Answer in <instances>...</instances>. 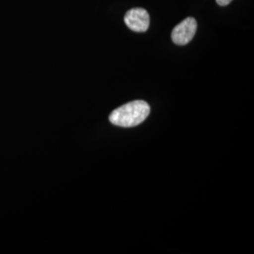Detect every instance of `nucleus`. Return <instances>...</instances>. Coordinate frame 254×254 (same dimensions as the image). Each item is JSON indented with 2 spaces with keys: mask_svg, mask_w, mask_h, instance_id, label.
<instances>
[{
  "mask_svg": "<svg viewBox=\"0 0 254 254\" xmlns=\"http://www.w3.org/2000/svg\"><path fill=\"white\" fill-rule=\"evenodd\" d=\"M233 0H216V2L218 3L219 6L221 7H224V6H227L228 4H230Z\"/></svg>",
  "mask_w": 254,
  "mask_h": 254,
  "instance_id": "4",
  "label": "nucleus"
},
{
  "mask_svg": "<svg viewBox=\"0 0 254 254\" xmlns=\"http://www.w3.org/2000/svg\"><path fill=\"white\" fill-rule=\"evenodd\" d=\"M125 23L135 32H145L150 26V15L145 9L133 8L126 13Z\"/></svg>",
  "mask_w": 254,
  "mask_h": 254,
  "instance_id": "3",
  "label": "nucleus"
},
{
  "mask_svg": "<svg viewBox=\"0 0 254 254\" xmlns=\"http://www.w3.org/2000/svg\"><path fill=\"white\" fill-rule=\"evenodd\" d=\"M197 31V21L193 17H188L183 20L172 32V39L175 45L186 46L188 45Z\"/></svg>",
  "mask_w": 254,
  "mask_h": 254,
  "instance_id": "2",
  "label": "nucleus"
},
{
  "mask_svg": "<svg viewBox=\"0 0 254 254\" xmlns=\"http://www.w3.org/2000/svg\"><path fill=\"white\" fill-rule=\"evenodd\" d=\"M149 114L150 107L145 101L136 100L115 109L109 115V121L118 127H136L144 122Z\"/></svg>",
  "mask_w": 254,
  "mask_h": 254,
  "instance_id": "1",
  "label": "nucleus"
}]
</instances>
